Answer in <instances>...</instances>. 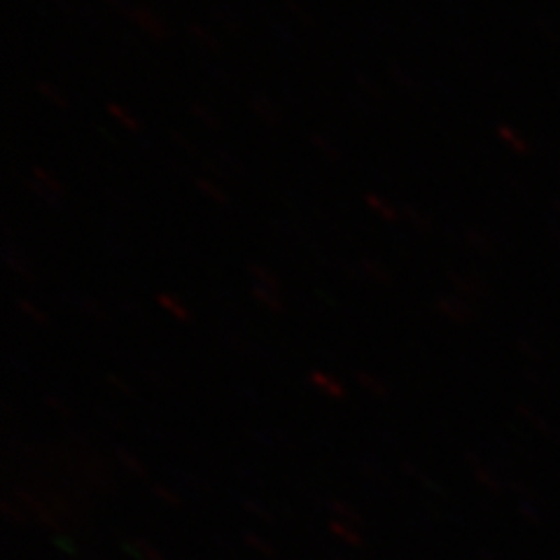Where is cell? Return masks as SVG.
I'll list each match as a JSON object with an SVG mask.
<instances>
[{
    "label": "cell",
    "instance_id": "3957f363",
    "mask_svg": "<svg viewBox=\"0 0 560 560\" xmlns=\"http://www.w3.org/2000/svg\"><path fill=\"white\" fill-rule=\"evenodd\" d=\"M160 304L166 308V311H171V315H173V318H189V311L178 302V300H175V296H171V294H162L160 296Z\"/></svg>",
    "mask_w": 560,
    "mask_h": 560
},
{
    "label": "cell",
    "instance_id": "277c9868",
    "mask_svg": "<svg viewBox=\"0 0 560 560\" xmlns=\"http://www.w3.org/2000/svg\"><path fill=\"white\" fill-rule=\"evenodd\" d=\"M110 115L119 121V125L121 127H125V129H131V131H136L138 129V119L129 113V110H125V108H121V105H110Z\"/></svg>",
    "mask_w": 560,
    "mask_h": 560
},
{
    "label": "cell",
    "instance_id": "7a4b0ae2",
    "mask_svg": "<svg viewBox=\"0 0 560 560\" xmlns=\"http://www.w3.org/2000/svg\"><path fill=\"white\" fill-rule=\"evenodd\" d=\"M138 12H140V20H136V22H138L140 26H143L145 31H150L152 35H164L166 28H164V24L160 22V16L152 14V12L148 14L145 10H138Z\"/></svg>",
    "mask_w": 560,
    "mask_h": 560
},
{
    "label": "cell",
    "instance_id": "6da1fadb",
    "mask_svg": "<svg viewBox=\"0 0 560 560\" xmlns=\"http://www.w3.org/2000/svg\"><path fill=\"white\" fill-rule=\"evenodd\" d=\"M366 203H370V208L374 210V213H378L383 220H397V215H395V210L390 208V203L385 201V199H381L378 195H370V197H366Z\"/></svg>",
    "mask_w": 560,
    "mask_h": 560
}]
</instances>
